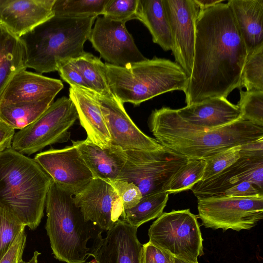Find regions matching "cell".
Wrapping results in <instances>:
<instances>
[{
    "instance_id": "8fae6325",
    "label": "cell",
    "mask_w": 263,
    "mask_h": 263,
    "mask_svg": "<svg viewBox=\"0 0 263 263\" xmlns=\"http://www.w3.org/2000/svg\"><path fill=\"white\" fill-rule=\"evenodd\" d=\"M244 181L262 191L263 139L241 145L235 162L213 177L199 181L191 190L197 198L213 196Z\"/></svg>"
},
{
    "instance_id": "7402d4cb",
    "label": "cell",
    "mask_w": 263,
    "mask_h": 263,
    "mask_svg": "<svg viewBox=\"0 0 263 263\" xmlns=\"http://www.w3.org/2000/svg\"><path fill=\"white\" fill-rule=\"evenodd\" d=\"M93 178L106 182L117 179L126 160L125 151L111 145L102 148L86 139L72 141Z\"/></svg>"
},
{
    "instance_id": "ffe728a7",
    "label": "cell",
    "mask_w": 263,
    "mask_h": 263,
    "mask_svg": "<svg viewBox=\"0 0 263 263\" xmlns=\"http://www.w3.org/2000/svg\"><path fill=\"white\" fill-rule=\"evenodd\" d=\"M176 110L187 123L206 128L220 127L241 119L238 106L223 97L209 98Z\"/></svg>"
},
{
    "instance_id": "d6986e66",
    "label": "cell",
    "mask_w": 263,
    "mask_h": 263,
    "mask_svg": "<svg viewBox=\"0 0 263 263\" xmlns=\"http://www.w3.org/2000/svg\"><path fill=\"white\" fill-rule=\"evenodd\" d=\"M62 82L23 69L8 83L0 101L8 102H36L53 97L63 88Z\"/></svg>"
},
{
    "instance_id": "e575fe53",
    "label": "cell",
    "mask_w": 263,
    "mask_h": 263,
    "mask_svg": "<svg viewBox=\"0 0 263 263\" xmlns=\"http://www.w3.org/2000/svg\"><path fill=\"white\" fill-rule=\"evenodd\" d=\"M139 0H109L104 9L103 16L126 23L136 19Z\"/></svg>"
},
{
    "instance_id": "2e32d148",
    "label": "cell",
    "mask_w": 263,
    "mask_h": 263,
    "mask_svg": "<svg viewBox=\"0 0 263 263\" xmlns=\"http://www.w3.org/2000/svg\"><path fill=\"white\" fill-rule=\"evenodd\" d=\"M33 159L53 181L73 196L93 178L73 145L51 148L37 154Z\"/></svg>"
},
{
    "instance_id": "5b68a950",
    "label": "cell",
    "mask_w": 263,
    "mask_h": 263,
    "mask_svg": "<svg viewBox=\"0 0 263 263\" xmlns=\"http://www.w3.org/2000/svg\"><path fill=\"white\" fill-rule=\"evenodd\" d=\"M45 229L54 257L66 263H85L90 257L87 243L102 231L86 221L73 195L52 181L45 203Z\"/></svg>"
},
{
    "instance_id": "ab89813d",
    "label": "cell",
    "mask_w": 263,
    "mask_h": 263,
    "mask_svg": "<svg viewBox=\"0 0 263 263\" xmlns=\"http://www.w3.org/2000/svg\"><path fill=\"white\" fill-rule=\"evenodd\" d=\"M27 235L24 230L16 238L13 245L0 260V263H17L22 258Z\"/></svg>"
},
{
    "instance_id": "f6af8a7d",
    "label": "cell",
    "mask_w": 263,
    "mask_h": 263,
    "mask_svg": "<svg viewBox=\"0 0 263 263\" xmlns=\"http://www.w3.org/2000/svg\"><path fill=\"white\" fill-rule=\"evenodd\" d=\"M85 263H97V261L93 259L90 261H89V262H85Z\"/></svg>"
},
{
    "instance_id": "1f68e13d",
    "label": "cell",
    "mask_w": 263,
    "mask_h": 263,
    "mask_svg": "<svg viewBox=\"0 0 263 263\" xmlns=\"http://www.w3.org/2000/svg\"><path fill=\"white\" fill-rule=\"evenodd\" d=\"M238 106L241 119L263 127V91L240 89Z\"/></svg>"
},
{
    "instance_id": "ee69618b",
    "label": "cell",
    "mask_w": 263,
    "mask_h": 263,
    "mask_svg": "<svg viewBox=\"0 0 263 263\" xmlns=\"http://www.w3.org/2000/svg\"><path fill=\"white\" fill-rule=\"evenodd\" d=\"M174 263H193L189 262L174 257Z\"/></svg>"
},
{
    "instance_id": "9a60e30c",
    "label": "cell",
    "mask_w": 263,
    "mask_h": 263,
    "mask_svg": "<svg viewBox=\"0 0 263 263\" xmlns=\"http://www.w3.org/2000/svg\"><path fill=\"white\" fill-rule=\"evenodd\" d=\"M73 198L85 220L103 231H108L123 218L124 209L119 197L102 179L93 178Z\"/></svg>"
},
{
    "instance_id": "f1b7e54d",
    "label": "cell",
    "mask_w": 263,
    "mask_h": 263,
    "mask_svg": "<svg viewBox=\"0 0 263 263\" xmlns=\"http://www.w3.org/2000/svg\"><path fill=\"white\" fill-rule=\"evenodd\" d=\"M205 165L204 160L189 159L174 175L164 191L170 194L191 190L196 183L201 180Z\"/></svg>"
},
{
    "instance_id": "8992f818",
    "label": "cell",
    "mask_w": 263,
    "mask_h": 263,
    "mask_svg": "<svg viewBox=\"0 0 263 263\" xmlns=\"http://www.w3.org/2000/svg\"><path fill=\"white\" fill-rule=\"evenodd\" d=\"M105 67L111 92L123 104L135 106L167 92L184 91L189 79L177 63L156 57L123 67L105 63Z\"/></svg>"
},
{
    "instance_id": "f35d334b",
    "label": "cell",
    "mask_w": 263,
    "mask_h": 263,
    "mask_svg": "<svg viewBox=\"0 0 263 263\" xmlns=\"http://www.w3.org/2000/svg\"><path fill=\"white\" fill-rule=\"evenodd\" d=\"M215 196L232 197H252L263 196L262 191L252 183L244 181Z\"/></svg>"
},
{
    "instance_id": "52a82bcc",
    "label": "cell",
    "mask_w": 263,
    "mask_h": 263,
    "mask_svg": "<svg viewBox=\"0 0 263 263\" xmlns=\"http://www.w3.org/2000/svg\"><path fill=\"white\" fill-rule=\"evenodd\" d=\"M197 218L190 209L163 213L148 229L149 242L175 257L198 263L203 251Z\"/></svg>"
},
{
    "instance_id": "836d02e7",
    "label": "cell",
    "mask_w": 263,
    "mask_h": 263,
    "mask_svg": "<svg viewBox=\"0 0 263 263\" xmlns=\"http://www.w3.org/2000/svg\"><path fill=\"white\" fill-rule=\"evenodd\" d=\"M241 145L233 146L204 160L205 165L201 180L209 179L228 168L240 157Z\"/></svg>"
},
{
    "instance_id": "6da1fadb",
    "label": "cell",
    "mask_w": 263,
    "mask_h": 263,
    "mask_svg": "<svg viewBox=\"0 0 263 263\" xmlns=\"http://www.w3.org/2000/svg\"><path fill=\"white\" fill-rule=\"evenodd\" d=\"M248 52L228 3L200 10L192 73L183 91L186 105L240 89Z\"/></svg>"
},
{
    "instance_id": "277c9868",
    "label": "cell",
    "mask_w": 263,
    "mask_h": 263,
    "mask_svg": "<svg viewBox=\"0 0 263 263\" xmlns=\"http://www.w3.org/2000/svg\"><path fill=\"white\" fill-rule=\"evenodd\" d=\"M97 17L54 15L21 36L27 68L41 74L57 71L60 62L81 55Z\"/></svg>"
},
{
    "instance_id": "83f0119b",
    "label": "cell",
    "mask_w": 263,
    "mask_h": 263,
    "mask_svg": "<svg viewBox=\"0 0 263 263\" xmlns=\"http://www.w3.org/2000/svg\"><path fill=\"white\" fill-rule=\"evenodd\" d=\"M168 194L160 191L142 196L134 207L124 211L123 220L138 228L141 224L159 217L168 199Z\"/></svg>"
},
{
    "instance_id": "5bb4252c",
    "label": "cell",
    "mask_w": 263,
    "mask_h": 263,
    "mask_svg": "<svg viewBox=\"0 0 263 263\" xmlns=\"http://www.w3.org/2000/svg\"><path fill=\"white\" fill-rule=\"evenodd\" d=\"M170 23L175 62L189 78L196 39V22L200 11L194 0H163Z\"/></svg>"
},
{
    "instance_id": "f546056e",
    "label": "cell",
    "mask_w": 263,
    "mask_h": 263,
    "mask_svg": "<svg viewBox=\"0 0 263 263\" xmlns=\"http://www.w3.org/2000/svg\"><path fill=\"white\" fill-rule=\"evenodd\" d=\"M109 0H55V15L70 17L96 16L102 15Z\"/></svg>"
},
{
    "instance_id": "7a4b0ae2",
    "label": "cell",
    "mask_w": 263,
    "mask_h": 263,
    "mask_svg": "<svg viewBox=\"0 0 263 263\" xmlns=\"http://www.w3.org/2000/svg\"><path fill=\"white\" fill-rule=\"evenodd\" d=\"M151 132L162 145L191 159L205 160L228 148L263 139V127L240 119L216 128L196 126L177 110L156 109L148 119Z\"/></svg>"
},
{
    "instance_id": "7bdbcfd3",
    "label": "cell",
    "mask_w": 263,
    "mask_h": 263,
    "mask_svg": "<svg viewBox=\"0 0 263 263\" xmlns=\"http://www.w3.org/2000/svg\"><path fill=\"white\" fill-rule=\"evenodd\" d=\"M41 254V253L37 251H35L33 253V256L28 261H24L21 258L18 261L17 263H38L37 258L38 256Z\"/></svg>"
},
{
    "instance_id": "d6a6232c",
    "label": "cell",
    "mask_w": 263,
    "mask_h": 263,
    "mask_svg": "<svg viewBox=\"0 0 263 263\" xmlns=\"http://www.w3.org/2000/svg\"><path fill=\"white\" fill-rule=\"evenodd\" d=\"M25 227L14 215L0 206V260Z\"/></svg>"
},
{
    "instance_id": "d4e9b609",
    "label": "cell",
    "mask_w": 263,
    "mask_h": 263,
    "mask_svg": "<svg viewBox=\"0 0 263 263\" xmlns=\"http://www.w3.org/2000/svg\"><path fill=\"white\" fill-rule=\"evenodd\" d=\"M25 69V52L21 40L0 26V97L13 77Z\"/></svg>"
},
{
    "instance_id": "60d3db41",
    "label": "cell",
    "mask_w": 263,
    "mask_h": 263,
    "mask_svg": "<svg viewBox=\"0 0 263 263\" xmlns=\"http://www.w3.org/2000/svg\"><path fill=\"white\" fill-rule=\"evenodd\" d=\"M15 130L0 121V152L11 147Z\"/></svg>"
},
{
    "instance_id": "44dd1931",
    "label": "cell",
    "mask_w": 263,
    "mask_h": 263,
    "mask_svg": "<svg viewBox=\"0 0 263 263\" xmlns=\"http://www.w3.org/2000/svg\"><path fill=\"white\" fill-rule=\"evenodd\" d=\"M69 98L74 104L78 119L89 141L102 148L111 145V139L101 108L90 90L69 88Z\"/></svg>"
},
{
    "instance_id": "ba28073f",
    "label": "cell",
    "mask_w": 263,
    "mask_h": 263,
    "mask_svg": "<svg viewBox=\"0 0 263 263\" xmlns=\"http://www.w3.org/2000/svg\"><path fill=\"white\" fill-rule=\"evenodd\" d=\"M78 119L76 108L69 98L53 102L33 123L15 133L11 148L30 156L48 145L67 142L69 128Z\"/></svg>"
},
{
    "instance_id": "ac0fdd59",
    "label": "cell",
    "mask_w": 263,
    "mask_h": 263,
    "mask_svg": "<svg viewBox=\"0 0 263 263\" xmlns=\"http://www.w3.org/2000/svg\"><path fill=\"white\" fill-rule=\"evenodd\" d=\"M55 0H0V26L20 37L54 15Z\"/></svg>"
},
{
    "instance_id": "e0dca14e",
    "label": "cell",
    "mask_w": 263,
    "mask_h": 263,
    "mask_svg": "<svg viewBox=\"0 0 263 263\" xmlns=\"http://www.w3.org/2000/svg\"><path fill=\"white\" fill-rule=\"evenodd\" d=\"M137 229L119 219L105 238L100 235L93 241L89 256L97 263H142L143 245Z\"/></svg>"
},
{
    "instance_id": "4fadbf2b",
    "label": "cell",
    "mask_w": 263,
    "mask_h": 263,
    "mask_svg": "<svg viewBox=\"0 0 263 263\" xmlns=\"http://www.w3.org/2000/svg\"><path fill=\"white\" fill-rule=\"evenodd\" d=\"M91 92L101 108L111 145L124 151H152L164 147L155 139L145 135L136 126L127 114L123 104L114 94L111 96H103Z\"/></svg>"
},
{
    "instance_id": "3957f363",
    "label": "cell",
    "mask_w": 263,
    "mask_h": 263,
    "mask_svg": "<svg viewBox=\"0 0 263 263\" xmlns=\"http://www.w3.org/2000/svg\"><path fill=\"white\" fill-rule=\"evenodd\" d=\"M52 181L34 159L11 147L0 152V206L31 230L44 216Z\"/></svg>"
},
{
    "instance_id": "cb8c5ba5",
    "label": "cell",
    "mask_w": 263,
    "mask_h": 263,
    "mask_svg": "<svg viewBox=\"0 0 263 263\" xmlns=\"http://www.w3.org/2000/svg\"><path fill=\"white\" fill-rule=\"evenodd\" d=\"M136 19L148 29L154 43L164 51L172 50L171 32L163 0H139Z\"/></svg>"
},
{
    "instance_id": "30bf717a",
    "label": "cell",
    "mask_w": 263,
    "mask_h": 263,
    "mask_svg": "<svg viewBox=\"0 0 263 263\" xmlns=\"http://www.w3.org/2000/svg\"><path fill=\"white\" fill-rule=\"evenodd\" d=\"M197 218L204 227L214 230H250L263 218V196L197 197Z\"/></svg>"
},
{
    "instance_id": "484cf974",
    "label": "cell",
    "mask_w": 263,
    "mask_h": 263,
    "mask_svg": "<svg viewBox=\"0 0 263 263\" xmlns=\"http://www.w3.org/2000/svg\"><path fill=\"white\" fill-rule=\"evenodd\" d=\"M50 97L36 102H8L0 101V121L21 130L35 121L53 102Z\"/></svg>"
},
{
    "instance_id": "b9f144b4",
    "label": "cell",
    "mask_w": 263,
    "mask_h": 263,
    "mask_svg": "<svg viewBox=\"0 0 263 263\" xmlns=\"http://www.w3.org/2000/svg\"><path fill=\"white\" fill-rule=\"evenodd\" d=\"M199 7L200 10H203L212 7L219 3H222V0H194Z\"/></svg>"
},
{
    "instance_id": "603a6c76",
    "label": "cell",
    "mask_w": 263,
    "mask_h": 263,
    "mask_svg": "<svg viewBox=\"0 0 263 263\" xmlns=\"http://www.w3.org/2000/svg\"><path fill=\"white\" fill-rule=\"evenodd\" d=\"M248 56L263 46V0H229Z\"/></svg>"
},
{
    "instance_id": "d590c367",
    "label": "cell",
    "mask_w": 263,
    "mask_h": 263,
    "mask_svg": "<svg viewBox=\"0 0 263 263\" xmlns=\"http://www.w3.org/2000/svg\"><path fill=\"white\" fill-rule=\"evenodd\" d=\"M107 182L113 187L119 197L124 211L135 206L142 197L139 189L132 182L118 179Z\"/></svg>"
},
{
    "instance_id": "8d00e7d4",
    "label": "cell",
    "mask_w": 263,
    "mask_h": 263,
    "mask_svg": "<svg viewBox=\"0 0 263 263\" xmlns=\"http://www.w3.org/2000/svg\"><path fill=\"white\" fill-rule=\"evenodd\" d=\"M57 71L61 78L70 86L88 89L81 73L71 59L60 62L58 65Z\"/></svg>"
},
{
    "instance_id": "7c38bea8",
    "label": "cell",
    "mask_w": 263,
    "mask_h": 263,
    "mask_svg": "<svg viewBox=\"0 0 263 263\" xmlns=\"http://www.w3.org/2000/svg\"><path fill=\"white\" fill-rule=\"evenodd\" d=\"M88 40L107 63L123 67L146 58L137 47L125 23L97 17Z\"/></svg>"
},
{
    "instance_id": "9c48e42d",
    "label": "cell",
    "mask_w": 263,
    "mask_h": 263,
    "mask_svg": "<svg viewBox=\"0 0 263 263\" xmlns=\"http://www.w3.org/2000/svg\"><path fill=\"white\" fill-rule=\"evenodd\" d=\"M126 160L118 179L135 184L142 196L164 191L189 159L164 147L160 150L125 151Z\"/></svg>"
},
{
    "instance_id": "4dcf8cb0",
    "label": "cell",
    "mask_w": 263,
    "mask_h": 263,
    "mask_svg": "<svg viewBox=\"0 0 263 263\" xmlns=\"http://www.w3.org/2000/svg\"><path fill=\"white\" fill-rule=\"evenodd\" d=\"M263 91V46L248 55L241 77L240 89Z\"/></svg>"
},
{
    "instance_id": "74e56055",
    "label": "cell",
    "mask_w": 263,
    "mask_h": 263,
    "mask_svg": "<svg viewBox=\"0 0 263 263\" xmlns=\"http://www.w3.org/2000/svg\"><path fill=\"white\" fill-rule=\"evenodd\" d=\"M142 263H174V257L149 241L143 245Z\"/></svg>"
},
{
    "instance_id": "4316f807",
    "label": "cell",
    "mask_w": 263,
    "mask_h": 263,
    "mask_svg": "<svg viewBox=\"0 0 263 263\" xmlns=\"http://www.w3.org/2000/svg\"><path fill=\"white\" fill-rule=\"evenodd\" d=\"M71 60L81 73L88 89L103 96L113 95L106 74L105 63L99 58L84 51Z\"/></svg>"
}]
</instances>
